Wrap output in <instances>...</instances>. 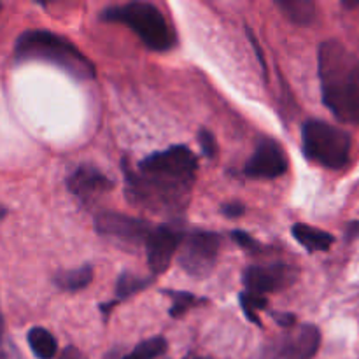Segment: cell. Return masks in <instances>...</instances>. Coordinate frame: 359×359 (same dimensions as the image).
I'll use <instances>...</instances> for the list:
<instances>
[{"instance_id":"6da1fadb","label":"cell","mask_w":359,"mask_h":359,"mask_svg":"<svg viewBox=\"0 0 359 359\" xmlns=\"http://www.w3.org/2000/svg\"><path fill=\"white\" fill-rule=\"evenodd\" d=\"M126 195L133 205L153 212H181L189 202L198 160L188 146H170L139 161L125 160Z\"/></svg>"},{"instance_id":"7a4b0ae2","label":"cell","mask_w":359,"mask_h":359,"mask_svg":"<svg viewBox=\"0 0 359 359\" xmlns=\"http://www.w3.org/2000/svg\"><path fill=\"white\" fill-rule=\"evenodd\" d=\"M323 102L339 121L359 125V56L339 41H325L318 51Z\"/></svg>"},{"instance_id":"3957f363","label":"cell","mask_w":359,"mask_h":359,"mask_svg":"<svg viewBox=\"0 0 359 359\" xmlns=\"http://www.w3.org/2000/svg\"><path fill=\"white\" fill-rule=\"evenodd\" d=\"M14 58L18 63H49L81 81L93 79L97 74L93 62L69 39L41 28L27 30L18 37L14 46Z\"/></svg>"},{"instance_id":"277c9868","label":"cell","mask_w":359,"mask_h":359,"mask_svg":"<svg viewBox=\"0 0 359 359\" xmlns=\"http://www.w3.org/2000/svg\"><path fill=\"white\" fill-rule=\"evenodd\" d=\"M100 18L112 23H123L132 28L140 41L158 53L168 51L177 44L174 28L160 9L147 2H130L102 11Z\"/></svg>"},{"instance_id":"5b68a950","label":"cell","mask_w":359,"mask_h":359,"mask_svg":"<svg viewBox=\"0 0 359 359\" xmlns=\"http://www.w3.org/2000/svg\"><path fill=\"white\" fill-rule=\"evenodd\" d=\"M353 149V139L340 126L321 119H309L302 128V151L305 158L332 170L347 165Z\"/></svg>"},{"instance_id":"8992f818","label":"cell","mask_w":359,"mask_h":359,"mask_svg":"<svg viewBox=\"0 0 359 359\" xmlns=\"http://www.w3.org/2000/svg\"><path fill=\"white\" fill-rule=\"evenodd\" d=\"M321 346V332L314 325H297L266 342L252 359H312Z\"/></svg>"},{"instance_id":"52a82bcc","label":"cell","mask_w":359,"mask_h":359,"mask_svg":"<svg viewBox=\"0 0 359 359\" xmlns=\"http://www.w3.org/2000/svg\"><path fill=\"white\" fill-rule=\"evenodd\" d=\"M221 237L214 231L193 230L182 235L179 245V265L193 277H205L214 270L219 256Z\"/></svg>"},{"instance_id":"ba28073f","label":"cell","mask_w":359,"mask_h":359,"mask_svg":"<svg viewBox=\"0 0 359 359\" xmlns=\"http://www.w3.org/2000/svg\"><path fill=\"white\" fill-rule=\"evenodd\" d=\"M95 230L102 237L112 238V241L121 242L123 245H140L146 242L147 235L153 230L147 221L139 219V217L126 216V214L100 212L95 217Z\"/></svg>"},{"instance_id":"9c48e42d","label":"cell","mask_w":359,"mask_h":359,"mask_svg":"<svg viewBox=\"0 0 359 359\" xmlns=\"http://www.w3.org/2000/svg\"><path fill=\"white\" fill-rule=\"evenodd\" d=\"M300 270L293 265H284V263H276V265L265 266H248L244 270V286L248 293L265 294L276 293V291L287 290L298 280Z\"/></svg>"},{"instance_id":"30bf717a","label":"cell","mask_w":359,"mask_h":359,"mask_svg":"<svg viewBox=\"0 0 359 359\" xmlns=\"http://www.w3.org/2000/svg\"><path fill=\"white\" fill-rule=\"evenodd\" d=\"M181 241V230L170 226V224L154 226L149 231L146 242H144V248H146L147 265H149L153 276H160V273L167 272L175 252L179 251Z\"/></svg>"},{"instance_id":"8fae6325","label":"cell","mask_w":359,"mask_h":359,"mask_svg":"<svg viewBox=\"0 0 359 359\" xmlns=\"http://www.w3.org/2000/svg\"><path fill=\"white\" fill-rule=\"evenodd\" d=\"M287 167L290 161L283 146L276 140L265 139L245 163L244 174L251 179H277L286 174Z\"/></svg>"},{"instance_id":"7c38bea8","label":"cell","mask_w":359,"mask_h":359,"mask_svg":"<svg viewBox=\"0 0 359 359\" xmlns=\"http://www.w3.org/2000/svg\"><path fill=\"white\" fill-rule=\"evenodd\" d=\"M70 193L76 195L81 202L91 203L114 188V182L93 165H81L70 174L67 181Z\"/></svg>"},{"instance_id":"4fadbf2b","label":"cell","mask_w":359,"mask_h":359,"mask_svg":"<svg viewBox=\"0 0 359 359\" xmlns=\"http://www.w3.org/2000/svg\"><path fill=\"white\" fill-rule=\"evenodd\" d=\"M293 237L297 238V242L300 245H304L307 251L311 252H325L335 242V237L328 231H323L319 228L309 226V224L297 223L293 226Z\"/></svg>"},{"instance_id":"5bb4252c","label":"cell","mask_w":359,"mask_h":359,"mask_svg":"<svg viewBox=\"0 0 359 359\" xmlns=\"http://www.w3.org/2000/svg\"><path fill=\"white\" fill-rule=\"evenodd\" d=\"M149 284H153V277H139L132 272H123L121 276H119L118 284H116V300L111 302V304L102 305V312L107 314V312L111 311V307H114L118 302L126 300V298L140 293V291L146 290Z\"/></svg>"},{"instance_id":"9a60e30c","label":"cell","mask_w":359,"mask_h":359,"mask_svg":"<svg viewBox=\"0 0 359 359\" xmlns=\"http://www.w3.org/2000/svg\"><path fill=\"white\" fill-rule=\"evenodd\" d=\"M91 280H93V269L90 265H84L74 270H60L55 276V279H53V283L62 291L76 293V291H81L90 286Z\"/></svg>"},{"instance_id":"2e32d148","label":"cell","mask_w":359,"mask_h":359,"mask_svg":"<svg viewBox=\"0 0 359 359\" xmlns=\"http://www.w3.org/2000/svg\"><path fill=\"white\" fill-rule=\"evenodd\" d=\"M27 340L32 353L37 359H53L58 353V342L53 337V333H49L46 328H41V326L32 328L28 332Z\"/></svg>"},{"instance_id":"e0dca14e","label":"cell","mask_w":359,"mask_h":359,"mask_svg":"<svg viewBox=\"0 0 359 359\" xmlns=\"http://www.w3.org/2000/svg\"><path fill=\"white\" fill-rule=\"evenodd\" d=\"M277 6L294 23L309 25L316 16V6L309 0H280L277 2Z\"/></svg>"},{"instance_id":"ac0fdd59","label":"cell","mask_w":359,"mask_h":359,"mask_svg":"<svg viewBox=\"0 0 359 359\" xmlns=\"http://www.w3.org/2000/svg\"><path fill=\"white\" fill-rule=\"evenodd\" d=\"M167 294H170L172 298V307H170V318L179 319L189 312L191 309H195L196 305L205 304V298H200L196 294L186 293V291H167Z\"/></svg>"},{"instance_id":"d6986e66","label":"cell","mask_w":359,"mask_h":359,"mask_svg":"<svg viewBox=\"0 0 359 359\" xmlns=\"http://www.w3.org/2000/svg\"><path fill=\"white\" fill-rule=\"evenodd\" d=\"M167 351V340L163 337H154V339L144 340L135 349L121 359H156Z\"/></svg>"},{"instance_id":"ffe728a7","label":"cell","mask_w":359,"mask_h":359,"mask_svg":"<svg viewBox=\"0 0 359 359\" xmlns=\"http://www.w3.org/2000/svg\"><path fill=\"white\" fill-rule=\"evenodd\" d=\"M241 307L244 309V314L248 316V319H251L255 325H259V318L258 312L266 311L269 307V300L266 297H262V294H255V293H244L241 294Z\"/></svg>"},{"instance_id":"44dd1931","label":"cell","mask_w":359,"mask_h":359,"mask_svg":"<svg viewBox=\"0 0 359 359\" xmlns=\"http://www.w3.org/2000/svg\"><path fill=\"white\" fill-rule=\"evenodd\" d=\"M0 359H25L21 356L16 344H14L13 340H11V337L6 333L2 311H0Z\"/></svg>"},{"instance_id":"7402d4cb","label":"cell","mask_w":359,"mask_h":359,"mask_svg":"<svg viewBox=\"0 0 359 359\" xmlns=\"http://www.w3.org/2000/svg\"><path fill=\"white\" fill-rule=\"evenodd\" d=\"M231 238H233V241L248 252H258L262 251V249H265V245L259 244V242L256 241L252 235H249L248 231H242V230L231 231Z\"/></svg>"},{"instance_id":"603a6c76","label":"cell","mask_w":359,"mask_h":359,"mask_svg":"<svg viewBox=\"0 0 359 359\" xmlns=\"http://www.w3.org/2000/svg\"><path fill=\"white\" fill-rule=\"evenodd\" d=\"M198 144L202 147V153L205 154L207 158H214L217 153V142L214 139L212 133L209 132L207 128H202L198 132Z\"/></svg>"},{"instance_id":"cb8c5ba5","label":"cell","mask_w":359,"mask_h":359,"mask_svg":"<svg viewBox=\"0 0 359 359\" xmlns=\"http://www.w3.org/2000/svg\"><path fill=\"white\" fill-rule=\"evenodd\" d=\"M221 212L224 214L226 217H230V219H235V217H241L244 216L245 212V207L242 205L241 202H231V203H224L223 207H221Z\"/></svg>"},{"instance_id":"d4e9b609","label":"cell","mask_w":359,"mask_h":359,"mask_svg":"<svg viewBox=\"0 0 359 359\" xmlns=\"http://www.w3.org/2000/svg\"><path fill=\"white\" fill-rule=\"evenodd\" d=\"M272 318L276 319L280 326H284L286 330L297 326V318H294L293 314H280V312H277V314H272Z\"/></svg>"},{"instance_id":"484cf974","label":"cell","mask_w":359,"mask_h":359,"mask_svg":"<svg viewBox=\"0 0 359 359\" xmlns=\"http://www.w3.org/2000/svg\"><path fill=\"white\" fill-rule=\"evenodd\" d=\"M58 359H88V358H86V354L81 353L77 347L70 346V347H67L62 354H60Z\"/></svg>"},{"instance_id":"4316f807","label":"cell","mask_w":359,"mask_h":359,"mask_svg":"<svg viewBox=\"0 0 359 359\" xmlns=\"http://www.w3.org/2000/svg\"><path fill=\"white\" fill-rule=\"evenodd\" d=\"M104 359H121V354H119L118 351H111Z\"/></svg>"},{"instance_id":"83f0119b","label":"cell","mask_w":359,"mask_h":359,"mask_svg":"<svg viewBox=\"0 0 359 359\" xmlns=\"http://www.w3.org/2000/svg\"><path fill=\"white\" fill-rule=\"evenodd\" d=\"M184 359H209V358H203V356H198V354H188Z\"/></svg>"},{"instance_id":"f1b7e54d","label":"cell","mask_w":359,"mask_h":359,"mask_svg":"<svg viewBox=\"0 0 359 359\" xmlns=\"http://www.w3.org/2000/svg\"><path fill=\"white\" fill-rule=\"evenodd\" d=\"M6 214H7V210L4 209V207H0V219H2V217L6 216Z\"/></svg>"},{"instance_id":"f546056e","label":"cell","mask_w":359,"mask_h":359,"mask_svg":"<svg viewBox=\"0 0 359 359\" xmlns=\"http://www.w3.org/2000/svg\"><path fill=\"white\" fill-rule=\"evenodd\" d=\"M0 9H2V6H0Z\"/></svg>"}]
</instances>
